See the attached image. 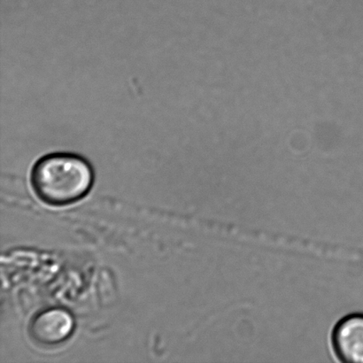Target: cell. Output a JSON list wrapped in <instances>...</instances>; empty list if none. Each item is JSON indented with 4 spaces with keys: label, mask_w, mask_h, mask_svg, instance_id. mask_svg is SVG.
Returning <instances> with one entry per match:
<instances>
[{
    "label": "cell",
    "mask_w": 363,
    "mask_h": 363,
    "mask_svg": "<svg viewBox=\"0 0 363 363\" xmlns=\"http://www.w3.org/2000/svg\"><path fill=\"white\" fill-rule=\"evenodd\" d=\"M76 329L73 315L62 308H49L38 312L28 325V335L38 346L53 347L65 343Z\"/></svg>",
    "instance_id": "cell-2"
},
{
    "label": "cell",
    "mask_w": 363,
    "mask_h": 363,
    "mask_svg": "<svg viewBox=\"0 0 363 363\" xmlns=\"http://www.w3.org/2000/svg\"><path fill=\"white\" fill-rule=\"evenodd\" d=\"M330 346L337 361L363 363V313L340 319L330 332Z\"/></svg>",
    "instance_id": "cell-3"
},
{
    "label": "cell",
    "mask_w": 363,
    "mask_h": 363,
    "mask_svg": "<svg viewBox=\"0 0 363 363\" xmlns=\"http://www.w3.org/2000/svg\"><path fill=\"white\" fill-rule=\"evenodd\" d=\"M30 183L35 195L52 206H64L84 199L94 183L91 163L80 155L55 152L35 163Z\"/></svg>",
    "instance_id": "cell-1"
}]
</instances>
